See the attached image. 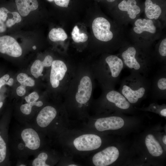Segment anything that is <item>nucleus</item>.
<instances>
[{"label":"nucleus","mask_w":166,"mask_h":166,"mask_svg":"<svg viewBox=\"0 0 166 166\" xmlns=\"http://www.w3.org/2000/svg\"><path fill=\"white\" fill-rule=\"evenodd\" d=\"M119 50L117 55L122 60L124 67L147 76L154 60L151 50L129 42Z\"/></svg>","instance_id":"obj_1"},{"label":"nucleus","mask_w":166,"mask_h":166,"mask_svg":"<svg viewBox=\"0 0 166 166\" xmlns=\"http://www.w3.org/2000/svg\"><path fill=\"white\" fill-rule=\"evenodd\" d=\"M151 87V83L146 77L131 71L122 80L118 91L130 103L135 104L150 91Z\"/></svg>","instance_id":"obj_2"},{"label":"nucleus","mask_w":166,"mask_h":166,"mask_svg":"<svg viewBox=\"0 0 166 166\" xmlns=\"http://www.w3.org/2000/svg\"><path fill=\"white\" fill-rule=\"evenodd\" d=\"M156 20L138 18L133 22L131 31L132 42L145 49L151 47L159 33L160 28Z\"/></svg>","instance_id":"obj_3"},{"label":"nucleus","mask_w":166,"mask_h":166,"mask_svg":"<svg viewBox=\"0 0 166 166\" xmlns=\"http://www.w3.org/2000/svg\"><path fill=\"white\" fill-rule=\"evenodd\" d=\"M111 23L106 18L101 17L95 18L92 24L94 36L98 40L105 42L113 41L114 38L126 42H129L117 39L128 41L126 33H114L111 30Z\"/></svg>","instance_id":"obj_4"},{"label":"nucleus","mask_w":166,"mask_h":166,"mask_svg":"<svg viewBox=\"0 0 166 166\" xmlns=\"http://www.w3.org/2000/svg\"><path fill=\"white\" fill-rule=\"evenodd\" d=\"M117 8V21L123 25L133 22L142 11L136 0H122Z\"/></svg>","instance_id":"obj_5"},{"label":"nucleus","mask_w":166,"mask_h":166,"mask_svg":"<svg viewBox=\"0 0 166 166\" xmlns=\"http://www.w3.org/2000/svg\"><path fill=\"white\" fill-rule=\"evenodd\" d=\"M101 138L93 134H84L76 138L73 141L76 148L80 151H89L96 149L101 144Z\"/></svg>","instance_id":"obj_6"},{"label":"nucleus","mask_w":166,"mask_h":166,"mask_svg":"<svg viewBox=\"0 0 166 166\" xmlns=\"http://www.w3.org/2000/svg\"><path fill=\"white\" fill-rule=\"evenodd\" d=\"M119 155V151L117 148L109 147L94 155L93 162L96 166H108L116 161Z\"/></svg>","instance_id":"obj_7"},{"label":"nucleus","mask_w":166,"mask_h":166,"mask_svg":"<svg viewBox=\"0 0 166 166\" xmlns=\"http://www.w3.org/2000/svg\"><path fill=\"white\" fill-rule=\"evenodd\" d=\"M0 52L14 57L22 55V50L16 40L9 36L0 37Z\"/></svg>","instance_id":"obj_8"},{"label":"nucleus","mask_w":166,"mask_h":166,"mask_svg":"<svg viewBox=\"0 0 166 166\" xmlns=\"http://www.w3.org/2000/svg\"><path fill=\"white\" fill-rule=\"evenodd\" d=\"M124 124V121L121 118L112 116L99 118L96 121L94 125L97 130L101 132L118 129L121 128Z\"/></svg>","instance_id":"obj_9"},{"label":"nucleus","mask_w":166,"mask_h":166,"mask_svg":"<svg viewBox=\"0 0 166 166\" xmlns=\"http://www.w3.org/2000/svg\"><path fill=\"white\" fill-rule=\"evenodd\" d=\"M92 91V84L90 79L88 76H84L80 81L76 94L77 102L80 104L87 103L90 98Z\"/></svg>","instance_id":"obj_10"},{"label":"nucleus","mask_w":166,"mask_h":166,"mask_svg":"<svg viewBox=\"0 0 166 166\" xmlns=\"http://www.w3.org/2000/svg\"><path fill=\"white\" fill-rule=\"evenodd\" d=\"M50 74V82L54 88L58 87L59 81L63 79L67 71L65 64L62 61L55 60L53 61Z\"/></svg>","instance_id":"obj_11"},{"label":"nucleus","mask_w":166,"mask_h":166,"mask_svg":"<svg viewBox=\"0 0 166 166\" xmlns=\"http://www.w3.org/2000/svg\"><path fill=\"white\" fill-rule=\"evenodd\" d=\"M144 11L148 19L158 21L164 14V9L160 4L154 0H145Z\"/></svg>","instance_id":"obj_12"},{"label":"nucleus","mask_w":166,"mask_h":166,"mask_svg":"<svg viewBox=\"0 0 166 166\" xmlns=\"http://www.w3.org/2000/svg\"><path fill=\"white\" fill-rule=\"evenodd\" d=\"M151 83L150 91L154 94L165 95L166 92V69L164 65Z\"/></svg>","instance_id":"obj_13"},{"label":"nucleus","mask_w":166,"mask_h":166,"mask_svg":"<svg viewBox=\"0 0 166 166\" xmlns=\"http://www.w3.org/2000/svg\"><path fill=\"white\" fill-rule=\"evenodd\" d=\"M21 136L26 147L31 150L38 149L40 145V140L37 132L33 128H27L22 131Z\"/></svg>","instance_id":"obj_14"},{"label":"nucleus","mask_w":166,"mask_h":166,"mask_svg":"<svg viewBox=\"0 0 166 166\" xmlns=\"http://www.w3.org/2000/svg\"><path fill=\"white\" fill-rule=\"evenodd\" d=\"M57 111L53 107L47 106L43 108L39 112L36 121L38 125L42 128L47 126L55 118Z\"/></svg>","instance_id":"obj_15"},{"label":"nucleus","mask_w":166,"mask_h":166,"mask_svg":"<svg viewBox=\"0 0 166 166\" xmlns=\"http://www.w3.org/2000/svg\"><path fill=\"white\" fill-rule=\"evenodd\" d=\"M106 98L108 101L114 104L118 109L126 110L130 107V103L119 91L114 89L110 90L106 93Z\"/></svg>","instance_id":"obj_16"},{"label":"nucleus","mask_w":166,"mask_h":166,"mask_svg":"<svg viewBox=\"0 0 166 166\" xmlns=\"http://www.w3.org/2000/svg\"><path fill=\"white\" fill-rule=\"evenodd\" d=\"M0 18L6 27H10L22 20L20 14L17 12H11L5 7L0 8Z\"/></svg>","instance_id":"obj_17"},{"label":"nucleus","mask_w":166,"mask_h":166,"mask_svg":"<svg viewBox=\"0 0 166 166\" xmlns=\"http://www.w3.org/2000/svg\"><path fill=\"white\" fill-rule=\"evenodd\" d=\"M15 2L19 13L23 17L36 10L38 6L37 0H15Z\"/></svg>","instance_id":"obj_18"},{"label":"nucleus","mask_w":166,"mask_h":166,"mask_svg":"<svg viewBox=\"0 0 166 166\" xmlns=\"http://www.w3.org/2000/svg\"><path fill=\"white\" fill-rule=\"evenodd\" d=\"M145 143L149 153L155 157L160 156L163 153L162 148L153 136L148 134L146 137Z\"/></svg>","instance_id":"obj_19"},{"label":"nucleus","mask_w":166,"mask_h":166,"mask_svg":"<svg viewBox=\"0 0 166 166\" xmlns=\"http://www.w3.org/2000/svg\"><path fill=\"white\" fill-rule=\"evenodd\" d=\"M153 60L166 64V38L162 39L156 44L155 50L152 52Z\"/></svg>","instance_id":"obj_20"},{"label":"nucleus","mask_w":166,"mask_h":166,"mask_svg":"<svg viewBox=\"0 0 166 166\" xmlns=\"http://www.w3.org/2000/svg\"><path fill=\"white\" fill-rule=\"evenodd\" d=\"M49 39L53 42L64 41L67 38L64 30L61 28L52 29L49 34Z\"/></svg>","instance_id":"obj_21"},{"label":"nucleus","mask_w":166,"mask_h":166,"mask_svg":"<svg viewBox=\"0 0 166 166\" xmlns=\"http://www.w3.org/2000/svg\"><path fill=\"white\" fill-rule=\"evenodd\" d=\"M71 35L73 41L76 43L85 42L88 39V36L86 34L80 33L79 29L77 26L74 27Z\"/></svg>","instance_id":"obj_22"},{"label":"nucleus","mask_w":166,"mask_h":166,"mask_svg":"<svg viewBox=\"0 0 166 166\" xmlns=\"http://www.w3.org/2000/svg\"><path fill=\"white\" fill-rule=\"evenodd\" d=\"M44 67L42 61L39 60H35L30 68L31 74L35 78H38L41 76Z\"/></svg>","instance_id":"obj_23"},{"label":"nucleus","mask_w":166,"mask_h":166,"mask_svg":"<svg viewBox=\"0 0 166 166\" xmlns=\"http://www.w3.org/2000/svg\"><path fill=\"white\" fill-rule=\"evenodd\" d=\"M43 104V103L41 101L29 102L22 105L20 107V109L23 114L28 115L31 113L32 108L33 106L41 107Z\"/></svg>","instance_id":"obj_24"},{"label":"nucleus","mask_w":166,"mask_h":166,"mask_svg":"<svg viewBox=\"0 0 166 166\" xmlns=\"http://www.w3.org/2000/svg\"><path fill=\"white\" fill-rule=\"evenodd\" d=\"M48 157V155L45 152H42L40 153L38 157L33 160L32 163V165L33 166H49V165L45 163Z\"/></svg>","instance_id":"obj_25"},{"label":"nucleus","mask_w":166,"mask_h":166,"mask_svg":"<svg viewBox=\"0 0 166 166\" xmlns=\"http://www.w3.org/2000/svg\"><path fill=\"white\" fill-rule=\"evenodd\" d=\"M6 154V144L0 135V163L5 159Z\"/></svg>","instance_id":"obj_26"},{"label":"nucleus","mask_w":166,"mask_h":166,"mask_svg":"<svg viewBox=\"0 0 166 166\" xmlns=\"http://www.w3.org/2000/svg\"><path fill=\"white\" fill-rule=\"evenodd\" d=\"M9 75L6 74L0 78V89L5 85H7L9 86H11L13 85L14 82V79L10 78Z\"/></svg>","instance_id":"obj_27"},{"label":"nucleus","mask_w":166,"mask_h":166,"mask_svg":"<svg viewBox=\"0 0 166 166\" xmlns=\"http://www.w3.org/2000/svg\"><path fill=\"white\" fill-rule=\"evenodd\" d=\"M39 98L38 94L35 92H34L30 93L28 96L25 97V100L27 102H31L36 101Z\"/></svg>","instance_id":"obj_28"},{"label":"nucleus","mask_w":166,"mask_h":166,"mask_svg":"<svg viewBox=\"0 0 166 166\" xmlns=\"http://www.w3.org/2000/svg\"><path fill=\"white\" fill-rule=\"evenodd\" d=\"M28 77V76L26 74L21 73L18 75L17 77V79L18 81L21 84H22L25 82Z\"/></svg>","instance_id":"obj_29"},{"label":"nucleus","mask_w":166,"mask_h":166,"mask_svg":"<svg viewBox=\"0 0 166 166\" xmlns=\"http://www.w3.org/2000/svg\"><path fill=\"white\" fill-rule=\"evenodd\" d=\"M42 61L44 67H49L51 65L53 61V58L51 56L48 55L45 57Z\"/></svg>","instance_id":"obj_30"},{"label":"nucleus","mask_w":166,"mask_h":166,"mask_svg":"<svg viewBox=\"0 0 166 166\" xmlns=\"http://www.w3.org/2000/svg\"><path fill=\"white\" fill-rule=\"evenodd\" d=\"M54 1L57 5L61 7H67L70 0H54Z\"/></svg>","instance_id":"obj_31"},{"label":"nucleus","mask_w":166,"mask_h":166,"mask_svg":"<svg viewBox=\"0 0 166 166\" xmlns=\"http://www.w3.org/2000/svg\"><path fill=\"white\" fill-rule=\"evenodd\" d=\"M26 87L21 85L16 89V93L19 96H22L24 95L26 93Z\"/></svg>","instance_id":"obj_32"},{"label":"nucleus","mask_w":166,"mask_h":166,"mask_svg":"<svg viewBox=\"0 0 166 166\" xmlns=\"http://www.w3.org/2000/svg\"><path fill=\"white\" fill-rule=\"evenodd\" d=\"M26 87L33 86L35 85V81L31 77H28L27 80L23 84H21Z\"/></svg>","instance_id":"obj_33"},{"label":"nucleus","mask_w":166,"mask_h":166,"mask_svg":"<svg viewBox=\"0 0 166 166\" xmlns=\"http://www.w3.org/2000/svg\"><path fill=\"white\" fill-rule=\"evenodd\" d=\"M6 27L5 23L0 18V33L5 32L6 30Z\"/></svg>","instance_id":"obj_34"},{"label":"nucleus","mask_w":166,"mask_h":166,"mask_svg":"<svg viewBox=\"0 0 166 166\" xmlns=\"http://www.w3.org/2000/svg\"><path fill=\"white\" fill-rule=\"evenodd\" d=\"M160 113L162 116L165 117L166 116V109L165 108L162 109L160 112Z\"/></svg>","instance_id":"obj_35"},{"label":"nucleus","mask_w":166,"mask_h":166,"mask_svg":"<svg viewBox=\"0 0 166 166\" xmlns=\"http://www.w3.org/2000/svg\"><path fill=\"white\" fill-rule=\"evenodd\" d=\"M163 141L165 144H166V136L164 135L163 138Z\"/></svg>","instance_id":"obj_36"},{"label":"nucleus","mask_w":166,"mask_h":166,"mask_svg":"<svg viewBox=\"0 0 166 166\" xmlns=\"http://www.w3.org/2000/svg\"><path fill=\"white\" fill-rule=\"evenodd\" d=\"M107 1L109 2H113L115 1L116 0H106Z\"/></svg>","instance_id":"obj_37"},{"label":"nucleus","mask_w":166,"mask_h":166,"mask_svg":"<svg viewBox=\"0 0 166 166\" xmlns=\"http://www.w3.org/2000/svg\"><path fill=\"white\" fill-rule=\"evenodd\" d=\"M3 103L2 102H0V109H1Z\"/></svg>","instance_id":"obj_38"},{"label":"nucleus","mask_w":166,"mask_h":166,"mask_svg":"<svg viewBox=\"0 0 166 166\" xmlns=\"http://www.w3.org/2000/svg\"><path fill=\"white\" fill-rule=\"evenodd\" d=\"M32 48L34 49L35 50V49H36V46L34 45V46H33Z\"/></svg>","instance_id":"obj_39"},{"label":"nucleus","mask_w":166,"mask_h":166,"mask_svg":"<svg viewBox=\"0 0 166 166\" xmlns=\"http://www.w3.org/2000/svg\"><path fill=\"white\" fill-rule=\"evenodd\" d=\"M77 166V165L75 164H71L69 165V166Z\"/></svg>","instance_id":"obj_40"},{"label":"nucleus","mask_w":166,"mask_h":166,"mask_svg":"<svg viewBox=\"0 0 166 166\" xmlns=\"http://www.w3.org/2000/svg\"><path fill=\"white\" fill-rule=\"evenodd\" d=\"M19 166H26V165H24V164H21V165H19Z\"/></svg>","instance_id":"obj_41"},{"label":"nucleus","mask_w":166,"mask_h":166,"mask_svg":"<svg viewBox=\"0 0 166 166\" xmlns=\"http://www.w3.org/2000/svg\"><path fill=\"white\" fill-rule=\"evenodd\" d=\"M48 1H53V0H48Z\"/></svg>","instance_id":"obj_42"},{"label":"nucleus","mask_w":166,"mask_h":166,"mask_svg":"<svg viewBox=\"0 0 166 166\" xmlns=\"http://www.w3.org/2000/svg\"><path fill=\"white\" fill-rule=\"evenodd\" d=\"M43 74L42 73L41 75V76H43Z\"/></svg>","instance_id":"obj_43"}]
</instances>
